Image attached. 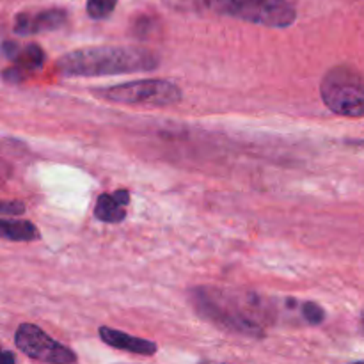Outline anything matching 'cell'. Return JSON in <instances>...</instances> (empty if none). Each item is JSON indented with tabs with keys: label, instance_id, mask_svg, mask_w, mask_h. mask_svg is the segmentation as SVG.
<instances>
[{
	"label": "cell",
	"instance_id": "10",
	"mask_svg": "<svg viewBox=\"0 0 364 364\" xmlns=\"http://www.w3.org/2000/svg\"><path fill=\"white\" fill-rule=\"evenodd\" d=\"M2 52L11 63L14 64L20 70H38L45 64V52L39 45L36 43H31V45L20 46L18 43L14 41H4L2 45Z\"/></svg>",
	"mask_w": 364,
	"mask_h": 364
},
{
	"label": "cell",
	"instance_id": "2",
	"mask_svg": "<svg viewBox=\"0 0 364 364\" xmlns=\"http://www.w3.org/2000/svg\"><path fill=\"white\" fill-rule=\"evenodd\" d=\"M180 13H213L249 23L287 28L297 20V11L288 0H164Z\"/></svg>",
	"mask_w": 364,
	"mask_h": 364
},
{
	"label": "cell",
	"instance_id": "7",
	"mask_svg": "<svg viewBox=\"0 0 364 364\" xmlns=\"http://www.w3.org/2000/svg\"><path fill=\"white\" fill-rule=\"evenodd\" d=\"M68 20V14L64 9H46L39 13H20L14 18V32L18 36H34L41 32L57 31L63 27Z\"/></svg>",
	"mask_w": 364,
	"mask_h": 364
},
{
	"label": "cell",
	"instance_id": "13",
	"mask_svg": "<svg viewBox=\"0 0 364 364\" xmlns=\"http://www.w3.org/2000/svg\"><path fill=\"white\" fill-rule=\"evenodd\" d=\"M302 316H304L309 323L318 326V323H322L323 318H326V311H323L318 304H315V302H304V306H302Z\"/></svg>",
	"mask_w": 364,
	"mask_h": 364
},
{
	"label": "cell",
	"instance_id": "16",
	"mask_svg": "<svg viewBox=\"0 0 364 364\" xmlns=\"http://www.w3.org/2000/svg\"><path fill=\"white\" fill-rule=\"evenodd\" d=\"M361 322H363V327H364V313H363V318H361Z\"/></svg>",
	"mask_w": 364,
	"mask_h": 364
},
{
	"label": "cell",
	"instance_id": "11",
	"mask_svg": "<svg viewBox=\"0 0 364 364\" xmlns=\"http://www.w3.org/2000/svg\"><path fill=\"white\" fill-rule=\"evenodd\" d=\"M0 231L6 240L34 242L39 240V230L28 220H0Z\"/></svg>",
	"mask_w": 364,
	"mask_h": 364
},
{
	"label": "cell",
	"instance_id": "9",
	"mask_svg": "<svg viewBox=\"0 0 364 364\" xmlns=\"http://www.w3.org/2000/svg\"><path fill=\"white\" fill-rule=\"evenodd\" d=\"M130 203V192L117 191L114 194H102L96 199L95 217L102 223L117 224L127 219V206Z\"/></svg>",
	"mask_w": 364,
	"mask_h": 364
},
{
	"label": "cell",
	"instance_id": "12",
	"mask_svg": "<svg viewBox=\"0 0 364 364\" xmlns=\"http://www.w3.org/2000/svg\"><path fill=\"white\" fill-rule=\"evenodd\" d=\"M117 6V0H87V14L95 20H103L110 16Z\"/></svg>",
	"mask_w": 364,
	"mask_h": 364
},
{
	"label": "cell",
	"instance_id": "14",
	"mask_svg": "<svg viewBox=\"0 0 364 364\" xmlns=\"http://www.w3.org/2000/svg\"><path fill=\"white\" fill-rule=\"evenodd\" d=\"M0 212H2L4 217L20 215V213L25 212V205L20 201H7V203H2V206H0Z\"/></svg>",
	"mask_w": 364,
	"mask_h": 364
},
{
	"label": "cell",
	"instance_id": "15",
	"mask_svg": "<svg viewBox=\"0 0 364 364\" xmlns=\"http://www.w3.org/2000/svg\"><path fill=\"white\" fill-rule=\"evenodd\" d=\"M2 358L6 359L7 363L9 364H14V361H16V358H14V354H11L9 350H4V354H2Z\"/></svg>",
	"mask_w": 364,
	"mask_h": 364
},
{
	"label": "cell",
	"instance_id": "6",
	"mask_svg": "<svg viewBox=\"0 0 364 364\" xmlns=\"http://www.w3.org/2000/svg\"><path fill=\"white\" fill-rule=\"evenodd\" d=\"M14 343L21 354L34 361L52 364H73L78 361L77 354L71 348L50 338L34 323H21L14 334Z\"/></svg>",
	"mask_w": 364,
	"mask_h": 364
},
{
	"label": "cell",
	"instance_id": "8",
	"mask_svg": "<svg viewBox=\"0 0 364 364\" xmlns=\"http://www.w3.org/2000/svg\"><path fill=\"white\" fill-rule=\"evenodd\" d=\"M98 334L103 343L112 348H117V350L130 352V354L137 355H148V358H151V355H155L159 352L156 343L142 340V338L137 336H130V334L123 333V331L110 329V327H100Z\"/></svg>",
	"mask_w": 364,
	"mask_h": 364
},
{
	"label": "cell",
	"instance_id": "3",
	"mask_svg": "<svg viewBox=\"0 0 364 364\" xmlns=\"http://www.w3.org/2000/svg\"><path fill=\"white\" fill-rule=\"evenodd\" d=\"M192 306L199 316L226 333L249 338H265V329L256 316L235 297L212 287H199L191 291Z\"/></svg>",
	"mask_w": 364,
	"mask_h": 364
},
{
	"label": "cell",
	"instance_id": "4",
	"mask_svg": "<svg viewBox=\"0 0 364 364\" xmlns=\"http://www.w3.org/2000/svg\"><path fill=\"white\" fill-rule=\"evenodd\" d=\"M320 95L331 112L343 117H364V78L350 66H334L323 75Z\"/></svg>",
	"mask_w": 364,
	"mask_h": 364
},
{
	"label": "cell",
	"instance_id": "1",
	"mask_svg": "<svg viewBox=\"0 0 364 364\" xmlns=\"http://www.w3.org/2000/svg\"><path fill=\"white\" fill-rule=\"evenodd\" d=\"M160 57L144 46L102 45L78 48L60 57L55 70L64 77H105L153 71Z\"/></svg>",
	"mask_w": 364,
	"mask_h": 364
},
{
	"label": "cell",
	"instance_id": "5",
	"mask_svg": "<svg viewBox=\"0 0 364 364\" xmlns=\"http://www.w3.org/2000/svg\"><path fill=\"white\" fill-rule=\"evenodd\" d=\"M96 98H102L119 105H144V107H173L183 100V92L174 82L164 78L127 82L103 89H92Z\"/></svg>",
	"mask_w": 364,
	"mask_h": 364
}]
</instances>
